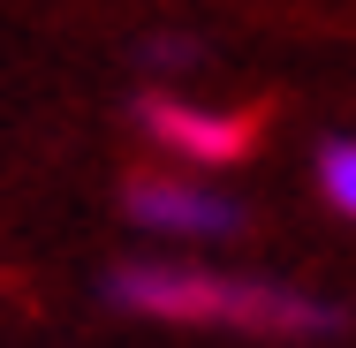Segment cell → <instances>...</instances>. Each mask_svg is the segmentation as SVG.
Returning <instances> with one entry per match:
<instances>
[{"label":"cell","mask_w":356,"mask_h":348,"mask_svg":"<svg viewBox=\"0 0 356 348\" xmlns=\"http://www.w3.org/2000/svg\"><path fill=\"white\" fill-rule=\"evenodd\" d=\"M129 212H137V227H159V235H227L235 227V205L220 190L159 182V174H137L129 182Z\"/></svg>","instance_id":"obj_3"},{"label":"cell","mask_w":356,"mask_h":348,"mask_svg":"<svg viewBox=\"0 0 356 348\" xmlns=\"http://www.w3.org/2000/svg\"><path fill=\"white\" fill-rule=\"evenodd\" d=\"M318 190H326L334 212L356 219V144H326V151H318Z\"/></svg>","instance_id":"obj_4"},{"label":"cell","mask_w":356,"mask_h":348,"mask_svg":"<svg viewBox=\"0 0 356 348\" xmlns=\"http://www.w3.org/2000/svg\"><path fill=\"white\" fill-rule=\"evenodd\" d=\"M137 122L152 137L167 144V151H182V159H243L250 137H258V122L250 114H213V106H190V99H144Z\"/></svg>","instance_id":"obj_2"},{"label":"cell","mask_w":356,"mask_h":348,"mask_svg":"<svg viewBox=\"0 0 356 348\" xmlns=\"http://www.w3.org/2000/svg\"><path fill=\"white\" fill-rule=\"evenodd\" d=\"M114 303L152 310V318H190V326H250V333H334L341 310L318 295H296L273 280L197 273V265H122Z\"/></svg>","instance_id":"obj_1"}]
</instances>
